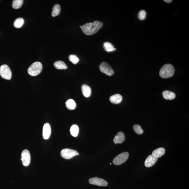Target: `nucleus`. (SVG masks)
<instances>
[{"mask_svg": "<svg viewBox=\"0 0 189 189\" xmlns=\"http://www.w3.org/2000/svg\"><path fill=\"white\" fill-rule=\"evenodd\" d=\"M103 23L99 21H95L93 23H89L80 26V27L86 35H90L96 34L102 27Z\"/></svg>", "mask_w": 189, "mask_h": 189, "instance_id": "nucleus-1", "label": "nucleus"}, {"mask_svg": "<svg viewBox=\"0 0 189 189\" xmlns=\"http://www.w3.org/2000/svg\"><path fill=\"white\" fill-rule=\"evenodd\" d=\"M175 69L172 65L168 63L164 65L159 71V75L163 79L172 77L174 74Z\"/></svg>", "mask_w": 189, "mask_h": 189, "instance_id": "nucleus-2", "label": "nucleus"}, {"mask_svg": "<svg viewBox=\"0 0 189 189\" xmlns=\"http://www.w3.org/2000/svg\"><path fill=\"white\" fill-rule=\"evenodd\" d=\"M43 69V65L40 62H36L32 63L28 69V72L32 76H35L41 72Z\"/></svg>", "mask_w": 189, "mask_h": 189, "instance_id": "nucleus-3", "label": "nucleus"}, {"mask_svg": "<svg viewBox=\"0 0 189 189\" xmlns=\"http://www.w3.org/2000/svg\"><path fill=\"white\" fill-rule=\"evenodd\" d=\"M0 75L4 79L10 80L12 77V72L10 68L6 65H1L0 67Z\"/></svg>", "mask_w": 189, "mask_h": 189, "instance_id": "nucleus-4", "label": "nucleus"}, {"mask_svg": "<svg viewBox=\"0 0 189 189\" xmlns=\"http://www.w3.org/2000/svg\"><path fill=\"white\" fill-rule=\"evenodd\" d=\"M129 157L128 153L127 152L122 153L114 158L113 163L114 164L116 165H121L127 160Z\"/></svg>", "mask_w": 189, "mask_h": 189, "instance_id": "nucleus-5", "label": "nucleus"}, {"mask_svg": "<svg viewBox=\"0 0 189 189\" xmlns=\"http://www.w3.org/2000/svg\"><path fill=\"white\" fill-rule=\"evenodd\" d=\"M79 154L77 151L75 150L69 149H65L62 150L61 152V155L64 159H69Z\"/></svg>", "mask_w": 189, "mask_h": 189, "instance_id": "nucleus-6", "label": "nucleus"}, {"mask_svg": "<svg viewBox=\"0 0 189 189\" xmlns=\"http://www.w3.org/2000/svg\"><path fill=\"white\" fill-rule=\"evenodd\" d=\"M100 69L102 72L109 76H111L114 73L110 65L105 62H102L100 65Z\"/></svg>", "mask_w": 189, "mask_h": 189, "instance_id": "nucleus-7", "label": "nucleus"}, {"mask_svg": "<svg viewBox=\"0 0 189 189\" xmlns=\"http://www.w3.org/2000/svg\"><path fill=\"white\" fill-rule=\"evenodd\" d=\"M21 160L23 165L27 166L29 165L31 162V155L30 153L27 150H25L21 153Z\"/></svg>", "mask_w": 189, "mask_h": 189, "instance_id": "nucleus-8", "label": "nucleus"}, {"mask_svg": "<svg viewBox=\"0 0 189 189\" xmlns=\"http://www.w3.org/2000/svg\"><path fill=\"white\" fill-rule=\"evenodd\" d=\"M89 182L92 185L101 186H106L108 185L107 181L102 179L96 177L90 179H89Z\"/></svg>", "mask_w": 189, "mask_h": 189, "instance_id": "nucleus-9", "label": "nucleus"}, {"mask_svg": "<svg viewBox=\"0 0 189 189\" xmlns=\"http://www.w3.org/2000/svg\"><path fill=\"white\" fill-rule=\"evenodd\" d=\"M51 133V128L50 125L48 123H46L43 126V138L45 140H47L50 136Z\"/></svg>", "mask_w": 189, "mask_h": 189, "instance_id": "nucleus-10", "label": "nucleus"}, {"mask_svg": "<svg viewBox=\"0 0 189 189\" xmlns=\"http://www.w3.org/2000/svg\"><path fill=\"white\" fill-rule=\"evenodd\" d=\"M158 158H157L154 156L150 155L147 158L145 162V166L147 168H150L152 167L157 162Z\"/></svg>", "mask_w": 189, "mask_h": 189, "instance_id": "nucleus-11", "label": "nucleus"}, {"mask_svg": "<svg viewBox=\"0 0 189 189\" xmlns=\"http://www.w3.org/2000/svg\"><path fill=\"white\" fill-rule=\"evenodd\" d=\"M125 140V135L123 132H118L114 139V142L115 144H121Z\"/></svg>", "mask_w": 189, "mask_h": 189, "instance_id": "nucleus-12", "label": "nucleus"}, {"mask_svg": "<svg viewBox=\"0 0 189 189\" xmlns=\"http://www.w3.org/2000/svg\"><path fill=\"white\" fill-rule=\"evenodd\" d=\"M162 93L164 98L165 100H172L176 98L175 93L169 90H165L162 92Z\"/></svg>", "mask_w": 189, "mask_h": 189, "instance_id": "nucleus-13", "label": "nucleus"}, {"mask_svg": "<svg viewBox=\"0 0 189 189\" xmlns=\"http://www.w3.org/2000/svg\"><path fill=\"white\" fill-rule=\"evenodd\" d=\"M123 97L119 94H115L112 95L110 98V101L112 104H118L122 100Z\"/></svg>", "mask_w": 189, "mask_h": 189, "instance_id": "nucleus-14", "label": "nucleus"}, {"mask_svg": "<svg viewBox=\"0 0 189 189\" xmlns=\"http://www.w3.org/2000/svg\"><path fill=\"white\" fill-rule=\"evenodd\" d=\"M165 150L164 148H159L153 151L152 155L154 157L158 158H160L165 154Z\"/></svg>", "mask_w": 189, "mask_h": 189, "instance_id": "nucleus-15", "label": "nucleus"}, {"mask_svg": "<svg viewBox=\"0 0 189 189\" xmlns=\"http://www.w3.org/2000/svg\"><path fill=\"white\" fill-rule=\"evenodd\" d=\"M82 90L83 94L85 97H89L91 95V89L89 86L86 85H82Z\"/></svg>", "mask_w": 189, "mask_h": 189, "instance_id": "nucleus-16", "label": "nucleus"}, {"mask_svg": "<svg viewBox=\"0 0 189 189\" xmlns=\"http://www.w3.org/2000/svg\"><path fill=\"white\" fill-rule=\"evenodd\" d=\"M55 67L58 69H66L67 66L64 62L61 61H58L55 62L54 64Z\"/></svg>", "mask_w": 189, "mask_h": 189, "instance_id": "nucleus-17", "label": "nucleus"}, {"mask_svg": "<svg viewBox=\"0 0 189 189\" xmlns=\"http://www.w3.org/2000/svg\"><path fill=\"white\" fill-rule=\"evenodd\" d=\"M65 105L67 108L69 110H73L75 108L76 104L74 100L69 99L65 103Z\"/></svg>", "mask_w": 189, "mask_h": 189, "instance_id": "nucleus-18", "label": "nucleus"}, {"mask_svg": "<svg viewBox=\"0 0 189 189\" xmlns=\"http://www.w3.org/2000/svg\"><path fill=\"white\" fill-rule=\"evenodd\" d=\"M79 127L76 124L72 125L70 128L71 135L73 137H77L79 134Z\"/></svg>", "mask_w": 189, "mask_h": 189, "instance_id": "nucleus-19", "label": "nucleus"}, {"mask_svg": "<svg viewBox=\"0 0 189 189\" xmlns=\"http://www.w3.org/2000/svg\"><path fill=\"white\" fill-rule=\"evenodd\" d=\"M61 11L60 6L58 4H56L54 5L52 9V12L51 15L53 17H55L59 15Z\"/></svg>", "mask_w": 189, "mask_h": 189, "instance_id": "nucleus-20", "label": "nucleus"}, {"mask_svg": "<svg viewBox=\"0 0 189 189\" xmlns=\"http://www.w3.org/2000/svg\"><path fill=\"white\" fill-rule=\"evenodd\" d=\"M104 49L108 52H111L116 50V48H114L113 45L109 42H105L104 43Z\"/></svg>", "mask_w": 189, "mask_h": 189, "instance_id": "nucleus-21", "label": "nucleus"}, {"mask_svg": "<svg viewBox=\"0 0 189 189\" xmlns=\"http://www.w3.org/2000/svg\"><path fill=\"white\" fill-rule=\"evenodd\" d=\"M24 19L23 18H17L14 21L13 23L14 27L16 28L21 27L24 24Z\"/></svg>", "mask_w": 189, "mask_h": 189, "instance_id": "nucleus-22", "label": "nucleus"}, {"mask_svg": "<svg viewBox=\"0 0 189 189\" xmlns=\"http://www.w3.org/2000/svg\"><path fill=\"white\" fill-rule=\"evenodd\" d=\"M23 0H14L12 2V7L15 9H18L21 7L23 4Z\"/></svg>", "mask_w": 189, "mask_h": 189, "instance_id": "nucleus-23", "label": "nucleus"}, {"mask_svg": "<svg viewBox=\"0 0 189 189\" xmlns=\"http://www.w3.org/2000/svg\"><path fill=\"white\" fill-rule=\"evenodd\" d=\"M69 59L70 61L74 64H76L79 62V59L77 56L74 54L70 55L69 57Z\"/></svg>", "mask_w": 189, "mask_h": 189, "instance_id": "nucleus-24", "label": "nucleus"}, {"mask_svg": "<svg viewBox=\"0 0 189 189\" xmlns=\"http://www.w3.org/2000/svg\"><path fill=\"white\" fill-rule=\"evenodd\" d=\"M133 129L136 133L138 135H141L143 133V130L142 129L141 126L138 125H134L133 126Z\"/></svg>", "mask_w": 189, "mask_h": 189, "instance_id": "nucleus-25", "label": "nucleus"}, {"mask_svg": "<svg viewBox=\"0 0 189 189\" xmlns=\"http://www.w3.org/2000/svg\"><path fill=\"white\" fill-rule=\"evenodd\" d=\"M146 12L144 10H142L138 13V18L140 20H144L146 18Z\"/></svg>", "mask_w": 189, "mask_h": 189, "instance_id": "nucleus-26", "label": "nucleus"}, {"mask_svg": "<svg viewBox=\"0 0 189 189\" xmlns=\"http://www.w3.org/2000/svg\"><path fill=\"white\" fill-rule=\"evenodd\" d=\"M164 1H165V2L168 3H169L172 2V1H173L172 0H164Z\"/></svg>", "mask_w": 189, "mask_h": 189, "instance_id": "nucleus-27", "label": "nucleus"}]
</instances>
